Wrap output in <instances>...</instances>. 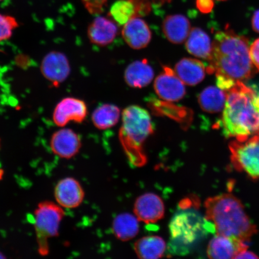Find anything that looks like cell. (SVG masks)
Returning a JSON list of instances; mask_svg holds the SVG:
<instances>
[{
    "mask_svg": "<svg viewBox=\"0 0 259 259\" xmlns=\"http://www.w3.org/2000/svg\"><path fill=\"white\" fill-rule=\"evenodd\" d=\"M191 30L189 19L183 15L167 16L163 21V31L165 36L174 44L184 43L189 37Z\"/></svg>",
    "mask_w": 259,
    "mask_h": 259,
    "instance_id": "cell-18",
    "label": "cell"
},
{
    "mask_svg": "<svg viewBox=\"0 0 259 259\" xmlns=\"http://www.w3.org/2000/svg\"><path fill=\"white\" fill-rule=\"evenodd\" d=\"M186 47L187 51L194 57L209 61L211 56L212 41L208 34L202 29L193 28L191 30Z\"/></svg>",
    "mask_w": 259,
    "mask_h": 259,
    "instance_id": "cell-20",
    "label": "cell"
},
{
    "mask_svg": "<svg viewBox=\"0 0 259 259\" xmlns=\"http://www.w3.org/2000/svg\"><path fill=\"white\" fill-rule=\"evenodd\" d=\"M134 248L139 258L156 259L163 256L166 245L160 236H148L136 242Z\"/></svg>",
    "mask_w": 259,
    "mask_h": 259,
    "instance_id": "cell-21",
    "label": "cell"
},
{
    "mask_svg": "<svg viewBox=\"0 0 259 259\" xmlns=\"http://www.w3.org/2000/svg\"><path fill=\"white\" fill-rule=\"evenodd\" d=\"M137 6L138 16L147 15L150 11V3L149 0H133Z\"/></svg>",
    "mask_w": 259,
    "mask_h": 259,
    "instance_id": "cell-29",
    "label": "cell"
},
{
    "mask_svg": "<svg viewBox=\"0 0 259 259\" xmlns=\"http://www.w3.org/2000/svg\"><path fill=\"white\" fill-rule=\"evenodd\" d=\"M19 26L16 19L11 16L0 14V41L11 38L13 31Z\"/></svg>",
    "mask_w": 259,
    "mask_h": 259,
    "instance_id": "cell-26",
    "label": "cell"
},
{
    "mask_svg": "<svg viewBox=\"0 0 259 259\" xmlns=\"http://www.w3.org/2000/svg\"><path fill=\"white\" fill-rule=\"evenodd\" d=\"M170 248L175 253L183 254L208 232H215L214 226L199 212L183 210L174 216L169 225Z\"/></svg>",
    "mask_w": 259,
    "mask_h": 259,
    "instance_id": "cell-5",
    "label": "cell"
},
{
    "mask_svg": "<svg viewBox=\"0 0 259 259\" xmlns=\"http://www.w3.org/2000/svg\"><path fill=\"white\" fill-rule=\"evenodd\" d=\"M205 218L216 234L248 241L257 229L246 213L241 202L231 194L209 197L205 202Z\"/></svg>",
    "mask_w": 259,
    "mask_h": 259,
    "instance_id": "cell-3",
    "label": "cell"
},
{
    "mask_svg": "<svg viewBox=\"0 0 259 259\" xmlns=\"http://www.w3.org/2000/svg\"><path fill=\"white\" fill-rule=\"evenodd\" d=\"M118 27L111 19L98 16L89 25L87 34L92 44L100 47L111 44L118 34Z\"/></svg>",
    "mask_w": 259,
    "mask_h": 259,
    "instance_id": "cell-16",
    "label": "cell"
},
{
    "mask_svg": "<svg viewBox=\"0 0 259 259\" xmlns=\"http://www.w3.org/2000/svg\"><path fill=\"white\" fill-rule=\"evenodd\" d=\"M120 109L118 107L105 104L97 108L92 115V121L95 127L100 130L111 128L119 121Z\"/></svg>",
    "mask_w": 259,
    "mask_h": 259,
    "instance_id": "cell-24",
    "label": "cell"
},
{
    "mask_svg": "<svg viewBox=\"0 0 259 259\" xmlns=\"http://www.w3.org/2000/svg\"><path fill=\"white\" fill-rule=\"evenodd\" d=\"M0 1H2V0H0Z\"/></svg>",
    "mask_w": 259,
    "mask_h": 259,
    "instance_id": "cell-36",
    "label": "cell"
},
{
    "mask_svg": "<svg viewBox=\"0 0 259 259\" xmlns=\"http://www.w3.org/2000/svg\"><path fill=\"white\" fill-rule=\"evenodd\" d=\"M5 258V257L4 256V255H3V254L1 253V252H0V258Z\"/></svg>",
    "mask_w": 259,
    "mask_h": 259,
    "instance_id": "cell-34",
    "label": "cell"
},
{
    "mask_svg": "<svg viewBox=\"0 0 259 259\" xmlns=\"http://www.w3.org/2000/svg\"><path fill=\"white\" fill-rule=\"evenodd\" d=\"M218 1H226V0H218Z\"/></svg>",
    "mask_w": 259,
    "mask_h": 259,
    "instance_id": "cell-35",
    "label": "cell"
},
{
    "mask_svg": "<svg viewBox=\"0 0 259 259\" xmlns=\"http://www.w3.org/2000/svg\"><path fill=\"white\" fill-rule=\"evenodd\" d=\"M225 91L213 86L204 89L198 97V102L203 111L214 113L223 111L226 102Z\"/></svg>",
    "mask_w": 259,
    "mask_h": 259,
    "instance_id": "cell-22",
    "label": "cell"
},
{
    "mask_svg": "<svg viewBox=\"0 0 259 259\" xmlns=\"http://www.w3.org/2000/svg\"><path fill=\"white\" fill-rule=\"evenodd\" d=\"M197 8L204 14L211 12L214 6L213 0H196Z\"/></svg>",
    "mask_w": 259,
    "mask_h": 259,
    "instance_id": "cell-30",
    "label": "cell"
},
{
    "mask_svg": "<svg viewBox=\"0 0 259 259\" xmlns=\"http://www.w3.org/2000/svg\"><path fill=\"white\" fill-rule=\"evenodd\" d=\"M250 87H251L252 92H253L254 102L259 110V82L252 83L250 84Z\"/></svg>",
    "mask_w": 259,
    "mask_h": 259,
    "instance_id": "cell-31",
    "label": "cell"
},
{
    "mask_svg": "<svg viewBox=\"0 0 259 259\" xmlns=\"http://www.w3.org/2000/svg\"><path fill=\"white\" fill-rule=\"evenodd\" d=\"M251 24L254 31L259 33V9L254 12L252 17Z\"/></svg>",
    "mask_w": 259,
    "mask_h": 259,
    "instance_id": "cell-32",
    "label": "cell"
},
{
    "mask_svg": "<svg viewBox=\"0 0 259 259\" xmlns=\"http://www.w3.org/2000/svg\"><path fill=\"white\" fill-rule=\"evenodd\" d=\"M88 114L85 103L78 99L67 97L55 108L53 120L58 127H64L71 121L82 122Z\"/></svg>",
    "mask_w": 259,
    "mask_h": 259,
    "instance_id": "cell-9",
    "label": "cell"
},
{
    "mask_svg": "<svg viewBox=\"0 0 259 259\" xmlns=\"http://www.w3.org/2000/svg\"><path fill=\"white\" fill-rule=\"evenodd\" d=\"M226 102L221 120L223 134L244 141L259 134V110L251 87L238 82L227 91Z\"/></svg>",
    "mask_w": 259,
    "mask_h": 259,
    "instance_id": "cell-2",
    "label": "cell"
},
{
    "mask_svg": "<svg viewBox=\"0 0 259 259\" xmlns=\"http://www.w3.org/2000/svg\"><path fill=\"white\" fill-rule=\"evenodd\" d=\"M231 161L235 169L259 179V134L244 141H232L229 145Z\"/></svg>",
    "mask_w": 259,
    "mask_h": 259,
    "instance_id": "cell-7",
    "label": "cell"
},
{
    "mask_svg": "<svg viewBox=\"0 0 259 259\" xmlns=\"http://www.w3.org/2000/svg\"><path fill=\"white\" fill-rule=\"evenodd\" d=\"M154 87L157 95L166 101H179L186 93L185 84L169 67H164L163 72L155 79Z\"/></svg>",
    "mask_w": 259,
    "mask_h": 259,
    "instance_id": "cell-8",
    "label": "cell"
},
{
    "mask_svg": "<svg viewBox=\"0 0 259 259\" xmlns=\"http://www.w3.org/2000/svg\"><path fill=\"white\" fill-rule=\"evenodd\" d=\"M138 219L129 213L116 217L112 223V231L119 240L127 241L137 236L139 231Z\"/></svg>",
    "mask_w": 259,
    "mask_h": 259,
    "instance_id": "cell-23",
    "label": "cell"
},
{
    "mask_svg": "<svg viewBox=\"0 0 259 259\" xmlns=\"http://www.w3.org/2000/svg\"><path fill=\"white\" fill-rule=\"evenodd\" d=\"M85 193L82 186L73 178L61 180L55 189V197L64 208H75L82 203Z\"/></svg>",
    "mask_w": 259,
    "mask_h": 259,
    "instance_id": "cell-13",
    "label": "cell"
},
{
    "mask_svg": "<svg viewBox=\"0 0 259 259\" xmlns=\"http://www.w3.org/2000/svg\"><path fill=\"white\" fill-rule=\"evenodd\" d=\"M207 72L234 82L251 78L256 72L250 54L248 41L231 29L217 32L212 42L211 56Z\"/></svg>",
    "mask_w": 259,
    "mask_h": 259,
    "instance_id": "cell-1",
    "label": "cell"
},
{
    "mask_svg": "<svg viewBox=\"0 0 259 259\" xmlns=\"http://www.w3.org/2000/svg\"><path fill=\"white\" fill-rule=\"evenodd\" d=\"M64 212L60 206L52 202L38 204L34 212V228L36 233L38 252L45 256L49 254L48 239L58 235L60 223Z\"/></svg>",
    "mask_w": 259,
    "mask_h": 259,
    "instance_id": "cell-6",
    "label": "cell"
},
{
    "mask_svg": "<svg viewBox=\"0 0 259 259\" xmlns=\"http://www.w3.org/2000/svg\"><path fill=\"white\" fill-rule=\"evenodd\" d=\"M164 205L160 197L148 193L139 197L136 200L134 212L136 217L142 222L151 224L159 221L164 215Z\"/></svg>",
    "mask_w": 259,
    "mask_h": 259,
    "instance_id": "cell-11",
    "label": "cell"
},
{
    "mask_svg": "<svg viewBox=\"0 0 259 259\" xmlns=\"http://www.w3.org/2000/svg\"><path fill=\"white\" fill-rule=\"evenodd\" d=\"M154 70L147 60L135 61L127 67L124 78L128 85L134 88H143L153 80Z\"/></svg>",
    "mask_w": 259,
    "mask_h": 259,
    "instance_id": "cell-19",
    "label": "cell"
},
{
    "mask_svg": "<svg viewBox=\"0 0 259 259\" xmlns=\"http://www.w3.org/2000/svg\"><path fill=\"white\" fill-rule=\"evenodd\" d=\"M109 15L119 25H125L131 19L138 17L137 6L133 0H118L110 9Z\"/></svg>",
    "mask_w": 259,
    "mask_h": 259,
    "instance_id": "cell-25",
    "label": "cell"
},
{
    "mask_svg": "<svg viewBox=\"0 0 259 259\" xmlns=\"http://www.w3.org/2000/svg\"><path fill=\"white\" fill-rule=\"evenodd\" d=\"M82 146L79 136L72 130L61 129L52 136L51 147L55 154L61 158H72L79 153Z\"/></svg>",
    "mask_w": 259,
    "mask_h": 259,
    "instance_id": "cell-14",
    "label": "cell"
},
{
    "mask_svg": "<svg viewBox=\"0 0 259 259\" xmlns=\"http://www.w3.org/2000/svg\"><path fill=\"white\" fill-rule=\"evenodd\" d=\"M258 256L254 252L248 251L247 250L243 251L236 255L235 258H258Z\"/></svg>",
    "mask_w": 259,
    "mask_h": 259,
    "instance_id": "cell-33",
    "label": "cell"
},
{
    "mask_svg": "<svg viewBox=\"0 0 259 259\" xmlns=\"http://www.w3.org/2000/svg\"><path fill=\"white\" fill-rule=\"evenodd\" d=\"M41 72L45 78L54 85H59L69 76V61L64 54L57 51L51 52L42 61Z\"/></svg>",
    "mask_w": 259,
    "mask_h": 259,
    "instance_id": "cell-10",
    "label": "cell"
},
{
    "mask_svg": "<svg viewBox=\"0 0 259 259\" xmlns=\"http://www.w3.org/2000/svg\"><path fill=\"white\" fill-rule=\"evenodd\" d=\"M85 8L92 15L102 14L108 0H82Z\"/></svg>",
    "mask_w": 259,
    "mask_h": 259,
    "instance_id": "cell-27",
    "label": "cell"
},
{
    "mask_svg": "<svg viewBox=\"0 0 259 259\" xmlns=\"http://www.w3.org/2000/svg\"><path fill=\"white\" fill-rule=\"evenodd\" d=\"M250 54L252 64L259 72V38L251 45Z\"/></svg>",
    "mask_w": 259,
    "mask_h": 259,
    "instance_id": "cell-28",
    "label": "cell"
},
{
    "mask_svg": "<svg viewBox=\"0 0 259 259\" xmlns=\"http://www.w3.org/2000/svg\"><path fill=\"white\" fill-rule=\"evenodd\" d=\"M122 121L119 139L125 153L134 166H143L147 162L144 145L154 134L151 116L141 107L130 106L122 112Z\"/></svg>",
    "mask_w": 259,
    "mask_h": 259,
    "instance_id": "cell-4",
    "label": "cell"
},
{
    "mask_svg": "<svg viewBox=\"0 0 259 259\" xmlns=\"http://www.w3.org/2000/svg\"><path fill=\"white\" fill-rule=\"evenodd\" d=\"M122 35L126 43L134 50L147 47L152 37L150 28L145 21L139 17L131 19L124 25Z\"/></svg>",
    "mask_w": 259,
    "mask_h": 259,
    "instance_id": "cell-15",
    "label": "cell"
},
{
    "mask_svg": "<svg viewBox=\"0 0 259 259\" xmlns=\"http://www.w3.org/2000/svg\"><path fill=\"white\" fill-rule=\"evenodd\" d=\"M175 72L185 85L194 86L205 78L206 69L201 61L185 58L176 64Z\"/></svg>",
    "mask_w": 259,
    "mask_h": 259,
    "instance_id": "cell-17",
    "label": "cell"
},
{
    "mask_svg": "<svg viewBox=\"0 0 259 259\" xmlns=\"http://www.w3.org/2000/svg\"><path fill=\"white\" fill-rule=\"evenodd\" d=\"M247 241L217 234L207 247V255L210 258H235L241 252L247 250Z\"/></svg>",
    "mask_w": 259,
    "mask_h": 259,
    "instance_id": "cell-12",
    "label": "cell"
}]
</instances>
